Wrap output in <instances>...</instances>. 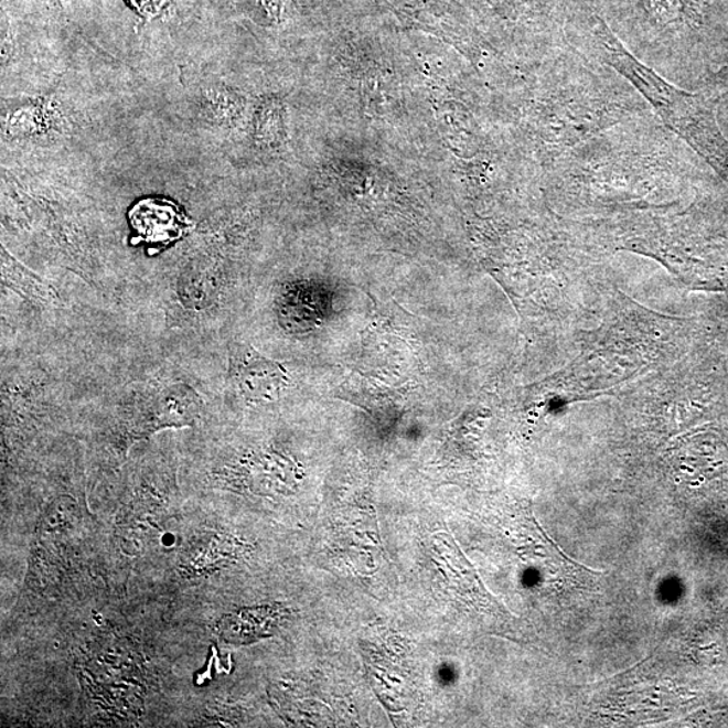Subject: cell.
<instances>
[{"instance_id": "2", "label": "cell", "mask_w": 728, "mask_h": 728, "mask_svg": "<svg viewBox=\"0 0 728 728\" xmlns=\"http://www.w3.org/2000/svg\"><path fill=\"white\" fill-rule=\"evenodd\" d=\"M229 376L240 396L251 404L272 403L289 386V374L281 363L260 355L245 342L229 344Z\"/></svg>"}, {"instance_id": "3", "label": "cell", "mask_w": 728, "mask_h": 728, "mask_svg": "<svg viewBox=\"0 0 728 728\" xmlns=\"http://www.w3.org/2000/svg\"><path fill=\"white\" fill-rule=\"evenodd\" d=\"M129 217L132 228L149 243L179 239L191 224L179 206L165 199L142 200L132 206Z\"/></svg>"}, {"instance_id": "1", "label": "cell", "mask_w": 728, "mask_h": 728, "mask_svg": "<svg viewBox=\"0 0 728 728\" xmlns=\"http://www.w3.org/2000/svg\"><path fill=\"white\" fill-rule=\"evenodd\" d=\"M597 35L609 64L639 88L672 131L728 180V141L716 121L714 103L704 96L673 87L649 66L641 64L603 21L599 20Z\"/></svg>"}, {"instance_id": "5", "label": "cell", "mask_w": 728, "mask_h": 728, "mask_svg": "<svg viewBox=\"0 0 728 728\" xmlns=\"http://www.w3.org/2000/svg\"><path fill=\"white\" fill-rule=\"evenodd\" d=\"M139 15L143 18H156L168 8L172 0H126Z\"/></svg>"}, {"instance_id": "4", "label": "cell", "mask_w": 728, "mask_h": 728, "mask_svg": "<svg viewBox=\"0 0 728 728\" xmlns=\"http://www.w3.org/2000/svg\"><path fill=\"white\" fill-rule=\"evenodd\" d=\"M277 621L278 612L275 609L245 610L222 619L217 631L224 640L247 643L266 634V630L271 628L267 624H275Z\"/></svg>"}]
</instances>
